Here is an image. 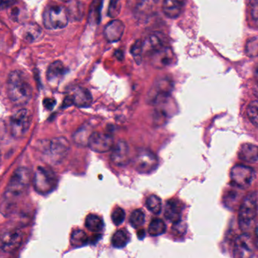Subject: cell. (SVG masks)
<instances>
[{"label": "cell", "instance_id": "obj_15", "mask_svg": "<svg viewBox=\"0 0 258 258\" xmlns=\"http://www.w3.org/2000/svg\"><path fill=\"white\" fill-rule=\"evenodd\" d=\"M111 160L117 166L123 167L130 162V150L128 143L125 141H119L112 148Z\"/></svg>", "mask_w": 258, "mask_h": 258}, {"label": "cell", "instance_id": "obj_23", "mask_svg": "<svg viewBox=\"0 0 258 258\" xmlns=\"http://www.w3.org/2000/svg\"><path fill=\"white\" fill-rule=\"evenodd\" d=\"M67 71L68 70L64 65L60 61H56L48 67L47 70V79L49 81L58 80L66 74Z\"/></svg>", "mask_w": 258, "mask_h": 258}, {"label": "cell", "instance_id": "obj_41", "mask_svg": "<svg viewBox=\"0 0 258 258\" xmlns=\"http://www.w3.org/2000/svg\"><path fill=\"white\" fill-rule=\"evenodd\" d=\"M138 236L140 239H142L144 236H145V231L144 230H140L138 231Z\"/></svg>", "mask_w": 258, "mask_h": 258}, {"label": "cell", "instance_id": "obj_42", "mask_svg": "<svg viewBox=\"0 0 258 258\" xmlns=\"http://www.w3.org/2000/svg\"><path fill=\"white\" fill-rule=\"evenodd\" d=\"M253 91H254V94L255 95V96L258 98V82L257 84L254 86V89H253Z\"/></svg>", "mask_w": 258, "mask_h": 258}, {"label": "cell", "instance_id": "obj_33", "mask_svg": "<svg viewBox=\"0 0 258 258\" xmlns=\"http://www.w3.org/2000/svg\"><path fill=\"white\" fill-rule=\"evenodd\" d=\"M247 115L250 121L258 127V100L251 101L247 109Z\"/></svg>", "mask_w": 258, "mask_h": 258}, {"label": "cell", "instance_id": "obj_6", "mask_svg": "<svg viewBox=\"0 0 258 258\" xmlns=\"http://www.w3.org/2000/svg\"><path fill=\"white\" fill-rule=\"evenodd\" d=\"M172 80L168 77H163L155 82L147 96V101L151 105H158L165 101L173 89Z\"/></svg>", "mask_w": 258, "mask_h": 258}, {"label": "cell", "instance_id": "obj_34", "mask_svg": "<svg viewBox=\"0 0 258 258\" xmlns=\"http://www.w3.org/2000/svg\"><path fill=\"white\" fill-rule=\"evenodd\" d=\"M143 53H144V51H143V42L138 39L132 45V48H131V53H132V56L135 58L138 63H140L142 60Z\"/></svg>", "mask_w": 258, "mask_h": 258}, {"label": "cell", "instance_id": "obj_37", "mask_svg": "<svg viewBox=\"0 0 258 258\" xmlns=\"http://www.w3.org/2000/svg\"><path fill=\"white\" fill-rule=\"evenodd\" d=\"M251 15L258 25V0H253L251 3Z\"/></svg>", "mask_w": 258, "mask_h": 258}, {"label": "cell", "instance_id": "obj_39", "mask_svg": "<svg viewBox=\"0 0 258 258\" xmlns=\"http://www.w3.org/2000/svg\"><path fill=\"white\" fill-rule=\"evenodd\" d=\"M55 104V101L54 99H51V98H46L44 101V105H45V107L48 109H51L53 108V106Z\"/></svg>", "mask_w": 258, "mask_h": 258}, {"label": "cell", "instance_id": "obj_5", "mask_svg": "<svg viewBox=\"0 0 258 258\" xmlns=\"http://www.w3.org/2000/svg\"><path fill=\"white\" fill-rule=\"evenodd\" d=\"M57 178L51 170L45 168H39L33 177V186L35 190L39 193L45 195L49 193L55 188Z\"/></svg>", "mask_w": 258, "mask_h": 258}, {"label": "cell", "instance_id": "obj_40", "mask_svg": "<svg viewBox=\"0 0 258 258\" xmlns=\"http://www.w3.org/2000/svg\"><path fill=\"white\" fill-rule=\"evenodd\" d=\"M254 245L258 248V227L255 230V233H254Z\"/></svg>", "mask_w": 258, "mask_h": 258}, {"label": "cell", "instance_id": "obj_26", "mask_svg": "<svg viewBox=\"0 0 258 258\" xmlns=\"http://www.w3.org/2000/svg\"><path fill=\"white\" fill-rule=\"evenodd\" d=\"M87 234L82 230H76L71 234V243L75 248L84 246L89 242Z\"/></svg>", "mask_w": 258, "mask_h": 258}, {"label": "cell", "instance_id": "obj_17", "mask_svg": "<svg viewBox=\"0 0 258 258\" xmlns=\"http://www.w3.org/2000/svg\"><path fill=\"white\" fill-rule=\"evenodd\" d=\"M165 45V36L162 33H155L149 36L143 42V51L150 56Z\"/></svg>", "mask_w": 258, "mask_h": 258}, {"label": "cell", "instance_id": "obj_21", "mask_svg": "<svg viewBox=\"0 0 258 258\" xmlns=\"http://www.w3.org/2000/svg\"><path fill=\"white\" fill-rule=\"evenodd\" d=\"M239 158L245 162H256L258 160V147L251 143H245L241 145L239 150Z\"/></svg>", "mask_w": 258, "mask_h": 258}, {"label": "cell", "instance_id": "obj_20", "mask_svg": "<svg viewBox=\"0 0 258 258\" xmlns=\"http://www.w3.org/2000/svg\"><path fill=\"white\" fill-rule=\"evenodd\" d=\"M74 101V105L77 107H89L92 103V96L88 89L83 87H77L74 89L72 95H71Z\"/></svg>", "mask_w": 258, "mask_h": 258}, {"label": "cell", "instance_id": "obj_35", "mask_svg": "<svg viewBox=\"0 0 258 258\" xmlns=\"http://www.w3.org/2000/svg\"><path fill=\"white\" fill-rule=\"evenodd\" d=\"M121 11L120 0H110L108 8V16L111 18H116Z\"/></svg>", "mask_w": 258, "mask_h": 258}, {"label": "cell", "instance_id": "obj_31", "mask_svg": "<svg viewBox=\"0 0 258 258\" xmlns=\"http://www.w3.org/2000/svg\"><path fill=\"white\" fill-rule=\"evenodd\" d=\"M129 221H130L131 225L134 228H140L142 227L145 222V215H144V212L141 209L134 211L131 215Z\"/></svg>", "mask_w": 258, "mask_h": 258}, {"label": "cell", "instance_id": "obj_28", "mask_svg": "<svg viewBox=\"0 0 258 258\" xmlns=\"http://www.w3.org/2000/svg\"><path fill=\"white\" fill-rule=\"evenodd\" d=\"M88 126L81 127L80 130H77L74 136V142H77L80 145H88L89 138L92 135V132Z\"/></svg>", "mask_w": 258, "mask_h": 258}, {"label": "cell", "instance_id": "obj_29", "mask_svg": "<svg viewBox=\"0 0 258 258\" xmlns=\"http://www.w3.org/2000/svg\"><path fill=\"white\" fill-rule=\"evenodd\" d=\"M129 241L128 233L123 230H119L113 234L112 237V245L115 248H124Z\"/></svg>", "mask_w": 258, "mask_h": 258}, {"label": "cell", "instance_id": "obj_4", "mask_svg": "<svg viewBox=\"0 0 258 258\" xmlns=\"http://www.w3.org/2000/svg\"><path fill=\"white\" fill-rule=\"evenodd\" d=\"M69 19L68 9L61 6H50L43 14L44 25L48 30L64 28Z\"/></svg>", "mask_w": 258, "mask_h": 258}, {"label": "cell", "instance_id": "obj_18", "mask_svg": "<svg viewBox=\"0 0 258 258\" xmlns=\"http://www.w3.org/2000/svg\"><path fill=\"white\" fill-rule=\"evenodd\" d=\"M183 204L176 198L168 200L165 205V217L171 222H179L181 219Z\"/></svg>", "mask_w": 258, "mask_h": 258}, {"label": "cell", "instance_id": "obj_36", "mask_svg": "<svg viewBox=\"0 0 258 258\" xmlns=\"http://www.w3.org/2000/svg\"><path fill=\"white\" fill-rule=\"evenodd\" d=\"M112 221L116 226L120 225L124 222L125 218V212L123 209L118 207L113 210L111 215Z\"/></svg>", "mask_w": 258, "mask_h": 258}, {"label": "cell", "instance_id": "obj_38", "mask_svg": "<svg viewBox=\"0 0 258 258\" xmlns=\"http://www.w3.org/2000/svg\"><path fill=\"white\" fill-rule=\"evenodd\" d=\"M18 0H0V10L9 9L17 3Z\"/></svg>", "mask_w": 258, "mask_h": 258}, {"label": "cell", "instance_id": "obj_43", "mask_svg": "<svg viewBox=\"0 0 258 258\" xmlns=\"http://www.w3.org/2000/svg\"><path fill=\"white\" fill-rule=\"evenodd\" d=\"M254 77H255V79L256 80H257V81L258 82V67L257 69H256L255 74H254Z\"/></svg>", "mask_w": 258, "mask_h": 258}, {"label": "cell", "instance_id": "obj_32", "mask_svg": "<svg viewBox=\"0 0 258 258\" xmlns=\"http://www.w3.org/2000/svg\"><path fill=\"white\" fill-rule=\"evenodd\" d=\"M245 53L250 58L258 56V37L251 38L247 41L245 45Z\"/></svg>", "mask_w": 258, "mask_h": 258}, {"label": "cell", "instance_id": "obj_27", "mask_svg": "<svg viewBox=\"0 0 258 258\" xmlns=\"http://www.w3.org/2000/svg\"><path fill=\"white\" fill-rule=\"evenodd\" d=\"M68 9L69 18L74 21H80L83 16V7L82 3L78 1H73L68 5Z\"/></svg>", "mask_w": 258, "mask_h": 258}, {"label": "cell", "instance_id": "obj_14", "mask_svg": "<svg viewBox=\"0 0 258 258\" xmlns=\"http://www.w3.org/2000/svg\"><path fill=\"white\" fill-rule=\"evenodd\" d=\"M150 56L152 65L156 68H163L170 66L175 59L174 51L168 45L162 47Z\"/></svg>", "mask_w": 258, "mask_h": 258}, {"label": "cell", "instance_id": "obj_19", "mask_svg": "<svg viewBox=\"0 0 258 258\" xmlns=\"http://www.w3.org/2000/svg\"><path fill=\"white\" fill-rule=\"evenodd\" d=\"M185 0H163L162 10L168 18H178L184 6Z\"/></svg>", "mask_w": 258, "mask_h": 258}, {"label": "cell", "instance_id": "obj_3", "mask_svg": "<svg viewBox=\"0 0 258 258\" xmlns=\"http://www.w3.org/2000/svg\"><path fill=\"white\" fill-rule=\"evenodd\" d=\"M69 149V142L65 138H54L45 143L42 148V154L48 162L56 164L66 157Z\"/></svg>", "mask_w": 258, "mask_h": 258}, {"label": "cell", "instance_id": "obj_30", "mask_svg": "<svg viewBox=\"0 0 258 258\" xmlns=\"http://www.w3.org/2000/svg\"><path fill=\"white\" fill-rule=\"evenodd\" d=\"M146 205L147 209L154 215H159L162 211V201L157 195H152L147 198Z\"/></svg>", "mask_w": 258, "mask_h": 258}, {"label": "cell", "instance_id": "obj_9", "mask_svg": "<svg viewBox=\"0 0 258 258\" xmlns=\"http://www.w3.org/2000/svg\"><path fill=\"white\" fill-rule=\"evenodd\" d=\"M159 165L156 154L149 149H141L133 160L135 170L140 174H150Z\"/></svg>", "mask_w": 258, "mask_h": 258}, {"label": "cell", "instance_id": "obj_11", "mask_svg": "<svg viewBox=\"0 0 258 258\" xmlns=\"http://www.w3.org/2000/svg\"><path fill=\"white\" fill-rule=\"evenodd\" d=\"M23 237L22 232L18 230L6 232L0 236V248L5 252H14L21 246Z\"/></svg>", "mask_w": 258, "mask_h": 258}, {"label": "cell", "instance_id": "obj_25", "mask_svg": "<svg viewBox=\"0 0 258 258\" xmlns=\"http://www.w3.org/2000/svg\"><path fill=\"white\" fill-rule=\"evenodd\" d=\"M166 231V225L162 220L155 218L149 225L148 233L151 236H159Z\"/></svg>", "mask_w": 258, "mask_h": 258}, {"label": "cell", "instance_id": "obj_12", "mask_svg": "<svg viewBox=\"0 0 258 258\" xmlns=\"http://www.w3.org/2000/svg\"><path fill=\"white\" fill-rule=\"evenodd\" d=\"M88 145L95 152H107L113 148V139L107 133H92Z\"/></svg>", "mask_w": 258, "mask_h": 258}, {"label": "cell", "instance_id": "obj_1", "mask_svg": "<svg viewBox=\"0 0 258 258\" xmlns=\"http://www.w3.org/2000/svg\"><path fill=\"white\" fill-rule=\"evenodd\" d=\"M7 92L9 99L15 106L27 104L33 95V89L28 80L21 71H12L7 81Z\"/></svg>", "mask_w": 258, "mask_h": 258}, {"label": "cell", "instance_id": "obj_2", "mask_svg": "<svg viewBox=\"0 0 258 258\" xmlns=\"http://www.w3.org/2000/svg\"><path fill=\"white\" fill-rule=\"evenodd\" d=\"M257 213V196L251 193L244 198L239 212V224L241 230L249 231L253 227Z\"/></svg>", "mask_w": 258, "mask_h": 258}, {"label": "cell", "instance_id": "obj_44", "mask_svg": "<svg viewBox=\"0 0 258 258\" xmlns=\"http://www.w3.org/2000/svg\"><path fill=\"white\" fill-rule=\"evenodd\" d=\"M0 162H1V152H0Z\"/></svg>", "mask_w": 258, "mask_h": 258}, {"label": "cell", "instance_id": "obj_10", "mask_svg": "<svg viewBox=\"0 0 258 258\" xmlns=\"http://www.w3.org/2000/svg\"><path fill=\"white\" fill-rule=\"evenodd\" d=\"M255 172L250 167L236 165L230 171L231 182L241 189H246L254 181Z\"/></svg>", "mask_w": 258, "mask_h": 258}, {"label": "cell", "instance_id": "obj_7", "mask_svg": "<svg viewBox=\"0 0 258 258\" xmlns=\"http://www.w3.org/2000/svg\"><path fill=\"white\" fill-rule=\"evenodd\" d=\"M32 116L30 111L26 109H20L15 112L10 121L11 133L14 137L24 136L28 131L31 124Z\"/></svg>", "mask_w": 258, "mask_h": 258}, {"label": "cell", "instance_id": "obj_16", "mask_svg": "<svg viewBox=\"0 0 258 258\" xmlns=\"http://www.w3.org/2000/svg\"><path fill=\"white\" fill-rule=\"evenodd\" d=\"M125 31V24L120 20L115 19L109 23L104 28V37L109 42L120 40Z\"/></svg>", "mask_w": 258, "mask_h": 258}, {"label": "cell", "instance_id": "obj_8", "mask_svg": "<svg viewBox=\"0 0 258 258\" xmlns=\"http://www.w3.org/2000/svg\"><path fill=\"white\" fill-rule=\"evenodd\" d=\"M30 181V171L26 168H18L14 173L8 185V193L12 196L21 195L28 187Z\"/></svg>", "mask_w": 258, "mask_h": 258}, {"label": "cell", "instance_id": "obj_22", "mask_svg": "<svg viewBox=\"0 0 258 258\" xmlns=\"http://www.w3.org/2000/svg\"><path fill=\"white\" fill-rule=\"evenodd\" d=\"M22 36L27 42H33L41 37L42 30L38 24H29L23 27Z\"/></svg>", "mask_w": 258, "mask_h": 258}, {"label": "cell", "instance_id": "obj_24", "mask_svg": "<svg viewBox=\"0 0 258 258\" xmlns=\"http://www.w3.org/2000/svg\"><path fill=\"white\" fill-rule=\"evenodd\" d=\"M86 227L93 233H99L104 229V221L97 215H89L86 219Z\"/></svg>", "mask_w": 258, "mask_h": 258}, {"label": "cell", "instance_id": "obj_13", "mask_svg": "<svg viewBox=\"0 0 258 258\" xmlns=\"http://www.w3.org/2000/svg\"><path fill=\"white\" fill-rule=\"evenodd\" d=\"M254 242L248 233L236 238L234 245V255L236 257H251L254 252Z\"/></svg>", "mask_w": 258, "mask_h": 258}]
</instances>
